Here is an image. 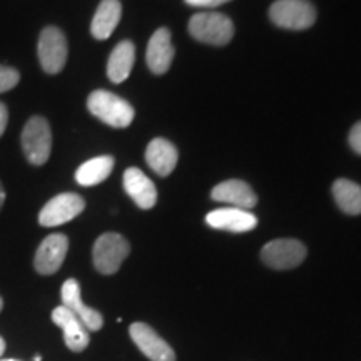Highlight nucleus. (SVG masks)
<instances>
[{"label":"nucleus","instance_id":"nucleus-17","mask_svg":"<svg viewBox=\"0 0 361 361\" xmlns=\"http://www.w3.org/2000/svg\"><path fill=\"white\" fill-rule=\"evenodd\" d=\"M178 149L168 139L156 137L149 142L146 149V162L157 176H162V178L169 176L178 164Z\"/></svg>","mask_w":361,"mask_h":361},{"label":"nucleus","instance_id":"nucleus-10","mask_svg":"<svg viewBox=\"0 0 361 361\" xmlns=\"http://www.w3.org/2000/svg\"><path fill=\"white\" fill-rule=\"evenodd\" d=\"M129 336L141 353L151 361H176L174 350L146 323H133Z\"/></svg>","mask_w":361,"mask_h":361},{"label":"nucleus","instance_id":"nucleus-15","mask_svg":"<svg viewBox=\"0 0 361 361\" xmlns=\"http://www.w3.org/2000/svg\"><path fill=\"white\" fill-rule=\"evenodd\" d=\"M211 197L218 202H226L231 207H238V209H252L258 204V196L252 191L250 184L245 180L229 179L224 183L218 184L211 192Z\"/></svg>","mask_w":361,"mask_h":361},{"label":"nucleus","instance_id":"nucleus-1","mask_svg":"<svg viewBox=\"0 0 361 361\" xmlns=\"http://www.w3.org/2000/svg\"><path fill=\"white\" fill-rule=\"evenodd\" d=\"M87 109L111 128L123 129L134 121V107L123 97L107 90H94L87 97Z\"/></svg>","mask_w":361,"mask_h":361},{"label":"nucleus","instance_id":"nucleus-18","mask_svg":"<svg viewBox=\"0 0 361 361\" xmlns=\"http://www.w3.org/2000/svg\"><path fill=\"white\" fill-rule=\"evenodd\" d=\"M121 17H123V6L119 0H102L90 24L92 37L97 40L109 39L121 22Z\"/></svg>","mask_w":361,"mask_h":361},{"label":"nucleus","instance_id":"nucleus-8","mask_svg":"<svg viewBox=\"0 0 361 361\" xmlns=\"http://www.w3.org/2000/svg\"><path fill=\"white\" fill-rule=\"evenodd\" d=\"M85 201L75 192H62L52 197L39 213V224L44 228H54L72 221L82 213Z\"/></svg>","mask_w":361,"mask_h":361},{"label":"nucleus","instance_id":"nucleus-21","mask_svg":"<svg viewBox=\"0 0 361 361\" xmlns=\"http://www.w3.org/2000/svg\"><path fill=\"white\" fill-rule=\"evenodd\" d=\"M333 197L343 213L361 214V186L350 179H336L333 184Z\"/></svg>","mask_w":361,"mask_h":361},{"label":"nucleus","instance_id":"nucleus-13","mask_svg":"<svg viewBox=\"0 0 361 361\" xmlns=\"http://www.w3.org/2000/svg\"><path fill=\"white\" fill-rule=\"evenodd\" d=\"M207 226L213 229L229 233H247L258 226V218L246 209H238V207H223V209H214L206 216Z\"/></svg>","mask_w":361,"mask_h":361},{"label":"nucleus","instance_id":"nucleus-27","mask_svg":"<svg viewBox=\"0 0 361 361\" xmlns=\"http://www.w3.org/2000/svg\"><path fill=\"white\" fill-rule=\"evenodd\" d=\"M4 351H6V340H4V338L0 336V356L4 355Z\"/></svg>","mask_w":361,"mask_h":361},{"label":"nucleus","instance_id":"nucleus-3","mask_svg":"<svg viewBox=\"0 0 361 361\" xmlns=\"http://www.w3.org/2000/svg\"><path fill=\"white\" fill-rule=\"evenodd\" d=\"M22 151L32 166H42L49 161L52 151L51 126L42 116H34L27 121L22 130Z\"/></svg>","mask_w":361,"mask_h":361},{"label":"nucleus","instance_id":"nucleus-20","mask_svg":"<svg viewBox=\"0 0 361 361\" xmlns=\"http://www.w3.org/2000/svg\"><path fill=\"white\" fill-rule=\"evenodd\" d=\"M112 169H114V157L112 156L94 157V159H89L82 166H79V169L75 171V180L85 188L97 186L109 178Z\"/></svg>","mask_w":361,"mask_h":361},{"label":"nucleus","instance_id":"nucleus-23","mask_svg":"<svg viewBox=\"0 0 361 361\" xmlns=\"http://www.w3.org/2000/svg\"><path fill=\"white\" fill-rule=\"evenodd\" d=\"M350 146L356 154L361 156V121L353 126L350 133Z\"/></svg>","mask_w":361,"mask_h":361},{"label":"nucleus","instance_id":"nucleus-26","mask_svg":"<svg viewBox=\"0 0 361 361\" xmlns=\"http://www.w3.org/2000/svg\"><path fill=\"white\" fill-rule=\"evenodd\" d=\"M4 202H6V189H4L2 183H0V209L4 207Z\"/></svg>","mask_w":361,"mask_h":361},{"label":"nucleus","instance_id":"nucleus-30","mask_svg":"<svg viewBox=\"0 0 361 361\" xmlns=\"http://www.w3.org/2000/svg\"><path fill=\"white\" fill-rule=\"evenodd\" d=\"M0 361H19V360H13V358H11V360H0Z\"/></svg>","mask_w":361,"mask_h":361},{"label":"nucleus","instance_id":"nucleus-5","mask_svg":"<svg viewBox=\"0 0 361 361\" xmlns=\"http://www.w3.org/2000/svg\"><path fill=\"white\" fill-rule=\"evenodd\" d=\"M37 56L45 74L54 75L64 69L69 49H67L66 35L59 27L49 25L40 32Z\"/></svg>","mask_w":361,"mask_h":361},{"label":"nucleus","instance_id":"nucleus-11","mask_svg":"<svg viewBox=\"0 0 361 361\" xmlns=\"http://www.w3.org/2000/svg\"><path fill=\"white\" fill-rule=\"evenodd\" d=\"M52 322L64 331L66 346L74 353H80L89 346L90 335L85 324L64 305L52 311Z\"/></svg>","mask_w":361,"mask_h":361},{"label":"nucleus","instance_id":"nucleus-19","mask_svg":"<svg viewBox=\"0 0 361 361\" xmlns=\"http://www.w3.org/2000/svg\"><path fill=\"white\" fill-rule=\"evenodd\" d=\"M135 61V47L130 40H123L114 47L109 62H107V75L114 84L124 82L129 78Z\"/></svg>","mask_w":361,"mask_h":361},{"label":"nucleus","instance_id":"nucleus-14","mask_svg":"<svg viewBox=\"0 0 361 361\" xmlns=\"http://www.w3.org/2000/svg\"><path fill=\"white\" fill-rule=\"evenodd\" d=\"M174 45L171 42V32L166 27L157 29L152 34L151 40L147 44L146 62L152 74L162 75L169 71L171 64L174 61Z\"/></svg>","mask_w":361,"mask_h":361},{"label":"nucleus","instance_id":"nucleus-4","mask_svg":"<svg viewBox=\"0 0 361 361\" xmlns=\"http://www.w3.org/2000/svg\"><path fill=\"white\" fill-rule=\"evenodd\" d=\"M130 246L128 239L117 233H104L92 247L94 268L101 274H114L128 258Z\"/></svg>","mask_w":361,"mask_h":361},{"label":"nucleus","instance_id":"nucleus-28","mask_svg":"<svg viewBox=\"0 0 361 361\" xmlns=\"http://www.w3.org/2000/svg\"><path fill=\"white\" fill-rule=\"evenodd\" d=\"M34 361H42V356H40V355H35V356H34Z\"/></svg>","mask_w":361,"mask_h":361},{"label":"nucleus","instance_id":"nucleus-12","mask_svg":"<svg viewBox=\"0 0 361 361\" xmlns=\"http://www.w3.org/2000/svg\"><path fill=\"white\" fill-rule=\"evenodd\" d=\"M61 298H62V305L78 316L90 333L99 331V329L104 326L102 314L99 313L97 310L89 308V306L84 305L82 298H80V284L78 279L71 278L62 284Z\"/></svg>","mask_w":361,"mask_h":361},{"label":"nucleus","instance_id":"nucleus-6","mask_svg":"<svg viewBox=\"0 0 361 361\" xmlns=\"http://www.w3.org/2000/svg\"><path fill=\"white\" fill-rule=\"evenodd\" d=\"M269 17L283 29L303 30L314 24L316 11L308 0H276L269 8Z\"/></svg>","mask_w":361,"mask_h":361},{"label":"nucleus","instance_id":"nucleus-7","mask_svg":"<svg viewBox=\"0 0 361 361\" xmlns=\"http://www.w3.org/2000/svg\"><path fill=\"white\" fill-rule=\"evenodd\" d=\"M306 246L298 239H274L261 250V261L271 269H293L306 258Z\"/></svg>","mask_w":361,"mask_h":361},{"label":"nucleus","instance_id":"nucleus-22","mask_svg":"<svg viewBox=\"0 0 361 361\" xmlns=\"http://www.w3.org/2000/svg\"><path fill=\"white\" fill-rule=\"evenodd\" d=\"M20 80L19 71L8 66H0V94L8 92V90L16 87Z\"/></svg>","mask_w":361,"mask_h":361},{"label":"nucleus","instance_id":"nucleus-25","mask_svg":"<svg viewBox=\"0 0 361 361\" xmlns=\"http://www.w3.org/2000/svg\"><path fill=\"white\" fill-rule=\"evenodd\" d=\"M7 123H8V109L6 104L0 102V137H2V134L6 133Z\"/></svg>","mask_w":361,"mask_h":361},{"label":"nucleus","instance_id":"nucleus-24","mask_svg":"<svg viewBox=\"0 0 361 361\" xmlns=\"http://www.w3.org/2000/svg\"><path fill=\"white\" fill-rule=\"evenodd\" d=\"M229 0H186V4L192 7H218Z\"/></svg>","mask_w":361,"mask_h":361},{"label":"nucleus","instance_id":"nucleus-2","mask_svg":"<svg viewBox=\"0 0 361 361\" xmlns=\"http://www.w3.org/2000/svg\"><path fill=\"white\" fill-rule=\"evenodd\" d=\"M189 34L200 42L209 45H226L234 35L233 22L219 12H200L189 20Z\"/></svg>","mask_w":361,"mask_h":361},{"label":"nucleus","instance_id":"nucleus-9","mask_svg":"<svg viewBox=\"0 0 361 361\" xmlns=\"http://www.w3.org/2000/svg\"><path fill=\"white\" fill-rule=\"evenodd\" d=\"M67 251H69V239L66 234L56 233L47 236L35 251V271L42 276H51V274L57 273L64 263Z\"/></svg>","mask_w":361,"mask_h":361},{"label":"nucleus","instance_id":"nucleus-29","mask_svg":"<svg viewBox=\"0 0 361 361\" xmlns=\"http://www.w3.org/2000/svg\"><path fill=\"white\" fill-rule=\"evenodd\" d=\"M4 310V300H2V296H0V311Z\"/></svg>","mask_w":361,"mask_h":361},{"label":"nucleus","instance_id":"nucleus-16","mask_svg":"<svg viewBox=\"0 0 361 361\" xmlns=\"http://www.w3.org/2000/svg\"><path fill=\"white\" fill-rule=\"evenodd\" d=\"M124 191L141 209H151L157 202L154 183L137 168H129L124 173Z\"/></svg>","mask_w":361,"mask_h":361}]
</instances>
